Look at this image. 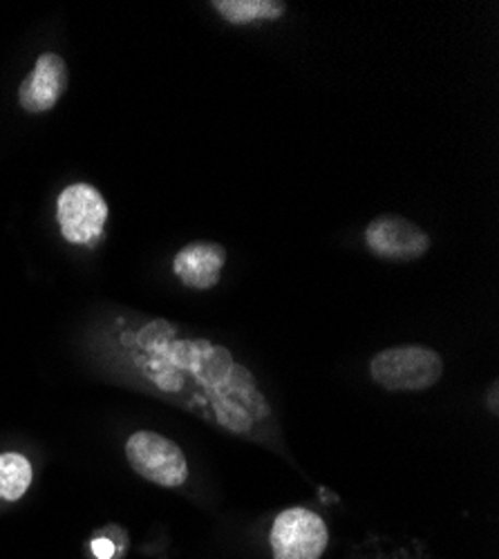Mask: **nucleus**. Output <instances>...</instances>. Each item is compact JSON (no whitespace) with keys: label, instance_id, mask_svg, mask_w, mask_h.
I'll return each mask as SVG.
<instances>
[{"label":"nucleus","instance_id":"obj_1","mask_svg":"<svg viewBox=\"0 0 499 559\" xmlns=\"http://www.w3.org/2000/svg\"><path fill=\"white\" fill-rule=\"evenodd\" d=\"M441 374V356L424 345L390 347L370 362L372 381L388 392H421L432 388Z\"/></svg>","mask_w":499,"mask_h":559},{"label":"nucleus","instance_id":"obj_2","mask_svg":"<svg viewBox=\"0 0 499 559\" xmlns=\"http://www.w3.org/2000/svg\"><path fill=\"white\" fill-rule=\"evenodd\" d=\"M126 456L134 473L162 488H179L189 479L185 452L177 443L157 432L140 430L128 437Z\"/></svg>","mask_w":499,"mask_h":559},{"label":"nucleus","instance_id":"obj_3","mask_svg":"<svg viewBox=\"0 0 499 559\" xmlns=\"http://www.w3.org/2000/svg\"><path fill=\"white\" fill-rule=\"evenodd\" d=\"M57 219L70 245L93 247L104 238L108 204L95 186L72 183L59 195Z\"/></svg>","mask_w":499,"mask_h":559},{"label":"nucleus","instance_id":"obj_4","mask_svg":"<svg viewBox=\"0 0 499 559\" xmlns=\"http://www.w3.org/2000/svg\"><path fill=\"white\" fill-rule=\"evenodd\" d=\"M330 542L321 515L307 508H287L269 533L274 559H321Z\"/></svg>","mask_w":499,"mask_h":559},{"label":"nucleus","instance_id":"obj_5","mask_svg":"<svg viewBox=\"0 0 499 559\" xmlns=\"http://www.w3.org/2000/svg\"><path fill=\"white\" fill-rule=\"evenodd\" d=\"M363 240H366L372 255L385 262H415L432 247L430 236L421 226L394 213L375 217L368 224Z\"/></svg>","mask_w":499,"mask_h":559},{"label":"nucleus","instance_id":"obj_6","mask_svg":"<svg viewBox=\"0 0 499 559\" xmlns=\"http://www.w3.org/2000/svg\"><path fill=\"white\" fill-rule=\"evenodd\" d=\"M70 74L63 57L45 52L36 59L32 72L23 79L19 87V104L29 115H40L52 110L68 87Z\"/></svg>","mask_w":499,"mask_h":559},{"label":"nucleus","instance_id":"obj_7","mask_svg":"<svg viewBox=\"0 0 499 559\" xmlns=\"http://www.w3.org/2000/svg\"><path fill=\"white\" fill-rule=\"evenodd\" d=\"M226 264V249L217 242H191L173 260L177 280L189 289L209 292L217 287L219 273Z\"/></svg>","mask_w":499,"mask_h":559},{"label":"nucleus","instance_id":"obj_8","mask_svg":"<svg viewBox=\"0 0 499 559\" xmlns=\"http://www.w3.org/2000/svg\"><path fill=\"white\" fill-rule=\"evenodd\" d=\"M211 8L231 25L278 21L287 12V5L281 3V0H215Z\"/></svg>","mask_w":499,"mask_h":559},{"label":"nucleus","instance_id":"obj_9","mask_svg":"<svg viewBox=\"0 0 499 559\" xmlns=\"http://www.w3.org/2000/svg\"><path fill=\"white\" fill-rule=\"evenodd\" d=\"M32 484V465L19 452L0 454V499L19 501Z\"/></svg>","mask_w":499,"mask_h":559},{"label":"nucleus","instance_id":"obj_10","mask_svg":"<svg viewBox=\"0 0 499 559\" xmlns=\"http://www.w3.org/2000/svg\"><path fill=\"white\" fill-rule=\"evenodd\" d=\"M93 550H95V555H97L99 559H110V557L115 555V546H112V542H108V539H97V542H93Z\"/></svg>","mask_w":499,"mask_h":559},{"label":"nucleus","instance_id":"obj_11","mask_svg":"<svg viewBox=\"0 0 499 559\" xmlns=\"http://www.w3.org/2000/svg\"><path fill=\"white\" fill-rule=\"evenodd\" d=\"M488 405H490V409L497 414V385H492L490 388V396H488Z\"/></svg>","mask_w":499,"mask_h":559}]
</instances>
